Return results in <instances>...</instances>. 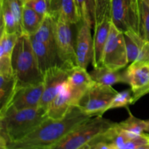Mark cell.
Wrapping results in <instances>:
<instances>
[{"label": "cell", "instance_id": "cell-1", "mask_svg": "<svg viewBox=\"0 0 149 149\" xmlns=\"http://www.w3.org/2000/svg\"><path fill=\"white\" fill-rule=\"evenodd\" d=\"M90 117L74 106L63 118L48 117L26 137L10 143L7 149H53L69 132Z\"/></svg>", "mask_w": 149, "mask_h": 149}, {"label": "cell", "instance_id": "cell-2", "mask_svg": "<svg viewBox=\"0 0 149 149\" xmlns=\"http://www.w3.org/2000/svg\"><path fill=\"white\" fill-rule=\"evenodd\" d=\"M47 118V111L41 107L7 108L0 115V148L7 149L10 143L26 137Z\"/></svg>", "mask_w": 149, "mask_h": 149}, {"label": "cell", "instance_id": "cell-3", "mask_svg": "<svg viewBox=\"0 0 149 149\" xmlns=\"http://www.w3.org/2000/svg\"><path fill=\"white\" fill-rule=\"evenodd\" d=\"M12 66L17 86L44 81V74L39 68L31 37L26 33L19 36L12 55Z\"/></svg>", "mask_w": 149, "mask_h": 149}, {"label": "cell", "instance_id": "cell-4", "mask_svg": "<svg viewBox=\"0 0 149 149\" xmlns=\"http://www.w3.org/2000/svg\"><path fill=\"white\" fill-rule=\"evenodd\" d=\"M116 124L103 116H92L69 132L53 149H83L95 137Z\"/></svg>", "mask_w": 149, "mask_h": 149}, {"label": "cell", "instance_id": "cell-5", "mask_svg": "<svg viewBox=\"0 0 149 149\" xmlns=\"http://www.w3.org/2000/svg\"><path fill=\"white\" fill-rule=\"evenodd\" d=\"M117 93L112 86L95 82L81 96L77 106L90 116H103Z\"/></svg>", "mask_w": 149, "mask_h": 149}, {"label": "cell", "instance_id": "cell-6", "mask_svg": "<svg viewBox=\"0 0 149 149\" xmlns=\"http://www.w3.org/2000/svg\"><path fill=\"white\" fill-rule=\"evenodd\" d=\"M129 63L123 32L111 23L107 42L103 55V66L111 70L124 69Z\"/></svg>", "mask_w": 149, "mask_h": 149}, {"label": "cell", "instance_id": "cell-7", "mask_svg": "<svg viewBox=\"0 0 149 149\" xmlns=\"http://www.w3.org/2000/svg\"><path fill=\"white\" fill-rule=\"evenodd\" d=\"M111 20L118 30L138 33V0H111Z\"/></svg>", "mask_w": 149, "mask_h": 149}, {"label": "cell", "instance_id": "cell-8", "mask_svg": "<svg viewBox=\"0 0 149 149\" xmlns=\"http://www.w3.org/2000/svg\"><path fill=\"white\" fill-rule=\"evenodd\" d=\"M71 25L61 18L58 19L55 24V44L58 59L61 65L69 70L78 65Z\"/></svg>", "mask_w": 149, "mask_h": 149}, {"label": "cell", "instance_id": "cell-9", "mask_svg": "<svg viewBox=\"0 0 149 149\" xmlns=\"http://www.w3.org/2000/svg\"><path fill=\"white\" fill-rule=\"evenodd\" d=\"M69 71V69H67L61 64H58L45 72L44 74L45 89L39 107L47 112L51 102L58 94L63 84L67 81Z\"/></svg>", "mask_w": 149, "mask_h": 149}, {"label": "cell", "instance_id": "cell-10", "mask_svg": "<svg viewBox=\"0 0 149 149\" xmlns=\"http://www.w3.org/2000/svg\"><path fill=\"white\" fill-rule=\"evenodd\" d=\"M45 89V83L17 86L9 107L16 109H33L39 107Z\"/></svg>", "mask_w": 149, "mask_h": 149}, {"label": "cell", "instance_id": "cell-11", "mask_svg": "<svg viewBox=\"0 0 149 149\" xmlns=\"http://www.w3.org/2000/svg\"><path fill=\"white\" fill-rule=\"evenodd\" d=\"M92 26L81 20L79 23L76 39V54L77 65L87 68L93 61V39L92 37Z\"/></svg>", "mask_w": 149, "mask_h": 149}, {"label": "cell", "instance_id": "cell-12", "mask_svg": "<svg viewBox=\"0 0 149 149\" xmlns=\"http://www.w3.org/2000/svg\"><path fill=\"white\" fill-rule=\"evenodd\" d=\"M67 82L71 89L75 106H77L79 100L84 93L95 84L87 69L79 65L70 70Z\"/></svg>", "mask_w": 149, "mask_h": 149}, {"label": "cell", "instance_id": "cell-13", "mask_svg": "<svg viewBox=\"0 0 149 149\" xmlns=\"http://www.w3.org/2000/svg\"><path fill=\"white\" fill-rule=\"evenodd\" d=\"M111 26V17H106L94 26L93 55L92 64L94 68L103 66V55Z\"/></svg>", "mask_w": 149, "mask_h": 149}, {"label": "cell", "instance_id": "cell-14", "mask_svg": "<svg viewBox=\"0 0 149 149\" xmlns=\"http://www.w3.org/2000/svg\"><path fill=\"white\" fill-rule=\"evenodd\" d=\"M74 105L71 89L67 81L63 84L59 93L52 100L47 109V116L53 119H60L67 114Z\"/></svg>", "mask_w": 149, "mask_h": 149}, {"label": "cell", "instance_id": "cell-15", "mask_svg": "<svg viewBox=\"0 0 149 149\" xmlns=\"http://www.w3.org/2000/svg\"><path fill=\"white\" fill-rule=\"evenodd\" d=\"M49 15L55 20L63 19L70 24H79L81 21L75 0H50Z\"/></svg>", "mask_w": 149, "mask_h": 149}, {"label": "cell", "instance_id": "cell-16", "mask_svg": "<svg viewBox=\"0 0 149 149\" xmlns=\"http://www.w3.org/2000/svg\"><path fill=\"white\" fill-rule=\"evenodd\" d=\"M19 35L15 33L1 31L0 37V73L13 74L12 55Z\"/></svg>", "mask_w": 149, "mask_h": 149}, {"label": "cell", "instance_id": "cell-17", "mask_svg": "<svg viewBox=\"0 0 149 149\" xmlns=\"http://www.w3.org/2000/svg\"><path fill=\"white\" fill-rule=\"evenodd\" d=\"M31 40L42 74H45L49 68H52L54 65L60 64L59 63H57L58 60L59 59H58L56 47L49 46L31 37Z\"/></svg>", "mask_w": 149, "mask_h": 149}, {"label": "cell", "instance_id": "cell-18", "mask_svg": "<svg viewBox=\"0 0 149 149\" xmlns=\"http://www.w3.org/2000/svg\"><path fill=\"white\" fill-rule=\"evenodd\" d=\"M127 84L132 92L145 87L149 82V63L136 61L125 69Z\"/></svg>", "mask_w": 149, "mask_h": 149}, {"label": "cell", "instance_id": "cell-19", "mask_svg": "<svg viewBox=\"0 0 149 149\" xmlns=\"http://www.w3.org/2000/svg\"><path fill=\"white\" fill-rule=\"evenodd\" d=\"M90 74L95 82L104 85L112 86L117 83L127 84L125 69L113 71L105 66H100L94 68Z\"/></svg>", "mask_w": 149, "mask_h": 149}, {"label": "cell", "instance_id": "cell-20", "mask_svg": "<svg viewBox=\"0 0 149 149\" xmlns=\"http://www.w3.org/2000/svg\"><path fill=\"white\" fill-rule=\"evenodd\" d=\"M17 86V81L14 74L0 73V115L8 108Z\"/></svg>", "mask_w": 149, "mask_h": 149}, {"label": "cell", "instance_id": "cell-21", "mask_svg": "<svg viewBox=\"0 0 149 149\" xmlns=\"http://www.w3.org/2000/svg\"><path fill=\"white\" fill-rule=\"evenodd\" d=\"M55 24L56 20L51 15L45 16L41 26L35 34L30 37L42 42L53 47H56L55 44Z\"/></svg>", "mask_w": 149, "mask_h": 149}, {"label": "cell", "instance_id": "cell-22", "mask_svg": "<svg viewBox=\"0 0 149 149\" xmlns=\"http://www.w3.org/2000/svg\"><path fill=\"white\" fill-rule=\"evenodd\" d=\"M124 35L129 63L139 61L146 42L138 33L132 31L125 32Z\"/></svg>", "mask_w": 149, "mask_h": 149}, {"label": "cell", "instance_id": "cell-23", "mask_svg": "<svg viewBox=\"0 0 149 149\" xmlns=\"http://www.w3.org/2000/svg\"><path fill=\"white\" fill-rule=\"evenodd\" d=\"M1 31L7 33H17L19 36L23 34V29L20 26L14 13L10 9L7 0H1Z\"/></svg>", "mask_w": 149, "mask_h": 149}, {"label": "cell", "instance_id": "cell-24", "mask_svg": "<svg viewBox=\"0 0 149 149\" xmlns=\"http://www.w3.org/2000/svg\"><path fill=\"white\" fill-rule=\"evenodd\" d=\"M45 17L36 13L31 7L23 5L22 14V26L23 33L29 36H33L39 30Z\"/></svg>", "mask_w": 149, "mask_h": 149}, {"label": "cell", "instance_id": "cell-25", "mask_svg": "<svg viewBox=\"0 0 149 149\" xmlns=\"http://www.w3.org/2000/svg\"><path fill=\"white\" fill-rule=\"evenodd\" d=\"M139 25L138 34L145 41L149 42V7L143 0H138Z\"/></svg>", "mask_w": 149, "mask_h": 149}, {"label": "cell", "instance_id": "cell-26", "mask_svg": "<svg viewBox=\"0 0 149 149\" xmlns=\"http://www.w3.org/2000/svg\"><path fill=\"white\" fill-rule=\"evenodd\" d=\"M81 15V20L94 27L95 20V0H75Z\"/></svg>", "mask_w": 149, "mask_h": 149}, {"label": "cell", "instance_id": "cell-27", "mask_svg": "<svg viewBox=\"0 0 149 149\" xmlns=\"http://www.w3.org/2000/svg\"><path fill=\"white\" fill-rule=\"evenodd\" d=\"M126 109L129 111V117L126 120L118 123L119 126L122 129L131 133L136 134V135H141L144 133L146 129V121L135 117L128 109V107Z\"/></svg>", "mask_w": 149, "mask_h": 149}, {"label": "cell", "instance_id": "cell-28", "mask_svg": "<svg viewBox=\"0 0 149 149\" xmlns=\"http://www.w3.org/2000/svg\"><path fill=\"white\" fill-rule=\"evenodd\" d=\"M132 104H134L133 92L130 88L117 93L108 107V111L118 108H127Z\"/></svg>", "mask_w": 149, "mask_h": 149}, {"label": "cell", "instance_id": "cell-29", "mask_svg": "<svg viewBox=\"0 0 149 149\" xmlns=\"http://www.w3.org/2000/svg\"><path fill=\"white\" fill-rule=\"evenodd\" d=\"M95 25L98 24L105 17H111V0H95Z\"/></svg>", "mask_w": 149, "mask_h": 149}, {"label": "cell", "instance_id": "cell-30", "mask_svg": "<svg viewBox=\"0 0 149 149\" xmlns=\"http://www.w3.org/2000/svg\"><path fill=\"white\" fill-rule=\"evenodd\" d=\"M24 4L33 9L42 17L49 14L50 0H26Z\"/></svg>", "mask_w": 149, "mask_h": 149}, {"label": "cell", "instance_id": "cell-31", "mask_svg": "<svg viewBox=\"0 0 149 149\" xmlns=\"http://www.w3.org/2000/svg\"><path fill=\"white\" fill-rule=\"evenodd\" d=\"M148 93H149V82L145 86V87H143V88L133 92V103H135L140 98H141L143 96L146 95L148 94Z\"/></svg>", "mask_w": 149, "mask_h": 149}, {"label": "cell", "instance_id": "cell-32", "mask_svg": "<svg viewBox=\"0 0 149 149\" xmlns=\"http://www.w3.org/2000/svg\"><path fill=\"white\" fill-rule=\"evenodd\" d=\"M139 61L149 63V42H146L143 49L141 60Z\"/></svg>", "mask_w": 149, "mask_h": 149}, {"label": "cell", "instance_id": "cell-33", "mask_svg": "<svg viewBox=\"0 0 149 149\" xmlns=\"http://www.w3.org/2000/svg\"><path fill=\"white\" fill-rule=\"evenodd\" d=\"M146 132L149 133V119L146 120Z\"/></svg>", "mask_w": 149, "mask_h": 149}, {"label": "cell", "instance_id": "cell-34", "mask_svg": "<svg viewBox=\"0 0 149 149\" xmlns=\"http://www.w3.org/2000/svg\"><path fill=\"white\" fill-rule=\"evenodd\" d=\"M143 1H145L147 4H148V6L149 7V0H143Z\"/></svg>", "mask_w": 149, "mask_h": 149}, {"label": "cell", "instance_id": "cell-35", "mask_svg": "<svg viewBox=\"0 0 149 149\" xmlns=\"http://www.w3.org/2000/svg\"><path fill=\"white\" fill-rule=\"evenodd\" d=\"M26 1V0H23V2H24V1Z\"/></svg>", "mask_w": 149, "mask_h": 149}]
</instances>
